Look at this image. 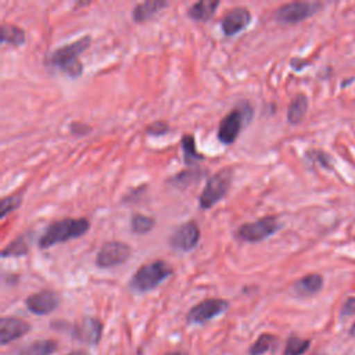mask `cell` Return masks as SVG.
Instances as JSON below:
<instances>
[{"instance_id": "cell-1", "label": "cell", "mask_w": 355, "mask_h": 355, "mask_svg": "<svg viewBox=\"0 0 355 355\" xmlns=\"http://www.w3.org/2000/svg\"><path fill=\"white\" fill-rule=\"evenodd\" d=\"M90 43H92V36L83 35L82 37L53 50L49 54L46 64L76 79L83 73V64L79 57L83 51H86L90 47Z\"/></svg>"}, {"instance_id": "cell-2", "label": "cell", "mask_w": 355, "mask_h": 355, "mask_svg": "<svg viewBox=\"0 0 355 355\" xmlns=\"http://www.w3.org/2000/svg\"><path fill=\"white\" fill-rule=\"evenodd\" d=\"M90 229L87 218H64L50 223L43 234L37 240L40 250H47L55 244L65 243L78 237H82Z\"/></svg>"}, {"instance_id": "cell-3", "label": "cell", "mask_w": 355, "mask_h": 355, "mask_svg": "<svg viewBox=\"0 0 355 355\" xmlns=\"http://www.w3.org/2000/svg\"><path fill=\"white\" fill-rule=\"evenodd\" d=\"M173 273V268L165 259H154L151 262L143 263L132 275L129 280V288L133 293H148L158 287L164 280H166Z\"/></svg>"}, {"instance_id": "cell-4", "label": "cell", "mask_w": 355, "mask_h": 355, "mask_svg": "<svg viewBox=\"0 0 355 355\" xmlns=\"http://www.w3.org/2000/svg\"><path fill=\"white\" fill-rule=\"evenodd\" d=\"M254 115V108L250 101L243 100L239 101L219 122L218 125V140L225 144L230 146L233 144L239 135L241 133L243 128H245Z\"/></svg>"}, {"instance_id": "cell-5", "label": "cell", "mask_w": 355, "mask_h": 355, "mask_svg": "<svg viewBox=\"0 0 355 355\" xmlns=\"http://www.w3.org/2000/svg\"><path fill=\"white\" fill-rule=\"evenodd\" d=\"M233 180V168L226 166L212 173L202 191L198 196V207L201 209H211L215 207L229 191Z\"/></svg>"}, {"instance_id": "cell-6", "label": "cell", "mask_w": 355, "mask_h": 355, "mask_svg": "<svg viewBox=\"0 0 355 355\" xmlns=\"http://www.w3.org/2000/svg\"><path fill=\"white\" fill-rule=\"evenodd\" d=\"M280 227L282 225L276 215H266L257 220L240 225L236 234L245 243H259L273 236Z\"/></svg>"}, {"instance_id": "cell-7", "label": "cell", "mask_w": 355, "mask_h": 355, "mask_svg": "<svg viewBox=\"0 0 355 355\" xmlns=\"http://www.w3.org/2000/svg\"><path fill=\"white\" fill-rule=\"evenodd\" d=\"M320 7L322 4L315 1H291L276 8L273 18L283 25H295L315 15Z\"/></svg>"}, {"instance_id": "cell-8", "label": "cell", "mask_w": 355, "mask_h": 355, "mask_svg": "<svg viewBox=\"0 0 355 355\" xmlns=\"http://www.w3.org/2000/svg\"><path fill=\"white\" fill-rule=\"evenodd\" d=\"M132 255V248L128 243L111 240L105 241L96 254V266L101 269H108L125 263Z\"/></svg>"}, {"instance_id": "cell-9", "label": "cell", "mask_w": 355, "mask_h": 355, "mask_svg": "<svg viewBox=\"0 0 355 355\" xmlns=\"http://www.w3.org/2000/svg\"><path fill=\"white\" fill-rule=\"evenodd\" d=\"M229 308V302L223 298H207L196 304L186 315V320L190 324H202L208 320L225 313Z\"/></svg>"}, {"instance_id": "cell-10", "label": "cell", "mask_w": 355, "mask_h": 355, "mask_svg": "<svg viewBox=\"0 0 355 355\" xmlns=\"http://www.w3.org/2000/svg\"><path fill=\"white\" fill-rule=\"evenodd\" d=\"M201 239V232L194 220H187L179 225L169 237V245L175 251L190 252L193 251Z\"/></svg>"}, {"instance_id": "cell-11", "label": "cell", "mask_w": 355, "mask_h": 355, "mask_svg": "<svg viewBox=\"0 0 355 355\" xmlns=\"http://www.w3.org/2000/svg\"><path fill=\"white\" fill-rule=\"evenodd\" d=\"M61 302V297L57 291L50 288H43L26 297L25 305L29 312L35 315H49L51 313Z\"/></svg>"}, {"instance_id": "cell-12", "label": "cell", "mask_w": 355, "mask_h": 355, "mask_svg": "<svg viewBox=\"0 0 355 355\" xmlns=\"http://www.w3.org/2000/svg\"><path fill=\"white\" fill-rule=\"evenodd\" d=\"M252 15L247 7L237 6L230 8L220 19V28L225 36L230 37L244 31L251 24Z\"/></svg>"}, {"instance_id": "cell-13", "label": "cell", "mask_w": 355, "mask_h": 355, "mask_svg": "<svg viewBox=\"0 0 355 355\" xmlns=\"http://www.w3.org/2000/svg\"><path fill=\"white\" fill-rule=\"evenodd\" d=\"M101 331H103L101 322L93 316L83 318L72 327L73 338L89 345H96L100 341Z\"/></svg>"}, {"instance_id": "cell-14", "label": "cell", "mask_w": 355, "mask_h": 355, "mask_svg": "<svg viewBox=\"0 0 355 355\" xmlns=\"http://www.w3.org/2000/svg\"><path fill=\"white\" fill-rule=\"evenodd\" d=\"M31 330V324L19 318L14 316H3L0 319V343L6 345L22 336H25Z\"/></svg>"}, {"instance_id": "cell-15", "label": "cell", "mask_w": 355, "mask_h": 355, "mask_svg": "<svg viewBox=\"0 0 355 355\" xmlns=\"http://www.w3.org/2000/svg\"><path fill=\"white\" fill-rule=\"evenodd\" d=\"M168 7V1L164 0H147L143 3L136 4L132 8V19L137 24L146 22L151 19L154 15H157L162 8Z\"/></svg>"}, {"instance_id": "cell-16", "label": "cell", "mask_w": 355, "mask_h": 355, "mask_svg": "<svg viewBox=\"0 0 355 355\" xmlns=\"http://www.w3.org/2000/svg\"><path fill=\"white\" fill-rule=\"evenodd\" d=\"M323 287V276L319 273H309L298 279L293 290L298 297H311L318 294Z\"/></svg>"}, {"instance_id": "cell-17", "label": "cell", "mask_w": 355, "mask_h": 355, "mask_svg": "<svg viewBox=\"0 0 355 355\" xmlns=\"http://www.w3.org/2000/svg\"><path fill=\"white\" fill-rule=\"evenodd\" d=\"M32 232L21 233L14 240H11L0 252L1 258H19L25 257L29 252L31 241H32Z\"/></svg>"}, {"instance_id": "cell-18", "label": "cell", "mask_w": 355, "mask_h": 355, "mask_svg": "<svg viewBox=\"0 0 355 355\" xmlns=\"http://www.w3.org/2000/svg\"><path fill=\"white\" fill-rule=\"evenodd\" d=\"M219 4H220L219 0H200V1H196L194 4H191L187 8V17L193 21L207 22L214 17Z\"/></svg>"}, {"instance_id": "cell-19", "label": "cell", "mask_w": 355, "mask_h": 355, "mask_svg": "<svg viewBox=\"0 0 355 355\" xmlns=\"http://www.w3.org/2000/svg\"><path fill=\"white\" fill-rule=\"evenodd\" d=\"M180 148H182V154H183V162L187 168L197 166V164L204 159V155L197 151L196 139L191 133H186L182 136Z\"/></svg>"}, {"instance_id": "cell-20", "label": "cell", "mask_w": 355, "mask_h": 355, "mask_svg": "<svg viewBox=\"0 0 355 355\" xmlns=\"http://www.w3.org/2000/svg\"><path fill=\"white\" fill-rule=\"evenodd\" d=\"M308 111V97L302 93L295 94L287 107V121L291 125H298L302 122Z\"/></svg>"}, {"instance_id": "cell-21", "label": "cell", "mask_w": 355, "mask_h": 355, "mask_svg": "<svg viewBox=\"0 0 355 355\" xmlns=\"http://www.w3.org/2000/svg\"><path fill=\"white\" fill-rule=\"evenodd\" d=\"M0 32H1V43L3 44H11L14 47H21L25 43V39H26L25 31L17 25L3 22Z\"/></svg>"}, {"instance_id": "cell-22", "label": "cell", "mask_w": 355, "mask_h": 355, "mask_svg": "<svg viewBox=\"0 0 355 355\" xmlns=\"http://www.w3.org/2000/svg\"><path fill=\"white\" fill-rule=\"evenodd\" d=\"M202 172L198 166H193V168H187L176 175H173L172 178L168 179V184H172L175 187H187L189 184H193L198 180H201Z\"/></svg>"}, {"instance_id": "cell-23", "label": "cell", "mask_w": 355, "mask_h": 355, "mask_svg": "<svg viewBox=\"0 0 355 355\" xmlns=\"http://www.w3.org/2000/svg\"><path fill=\"white\" fill-rule=\"evenodd\" d=\"M57 347L53 340H37L21 348L17 355H51Z\"/></svg>"}, {"instance_id": "cell-24", "label": "cell", "mask_w": 355, "mask_h": 355, "mask_svg": "<svg viewBox=\"0 0 355 355\" xmlns=\"http://www.w3.org/2000/svg\"><path fill=\"white\" fill-rule=\"evenodd\" d=\"M155 226V219L153 216L136 212L130 216V232L135 234H146L151 232Z\"/></svg>"}, {"instance_id": "cell-25", "label": "cell", "mask_w": 355, "mask_h": 355, "mask_svg": "<svg viewBox=\"0 0 355 355\" xmlns=\"http://www.w3.org/2000/svg\"><path fill=\"white\" fill-rule=\"evenodd\" d=\"M276 344V337L273 334H261L257 341L250 347V355H263L270 351Z\"/></svg>"}, {"instance_id": "cell-26", "label": "cell", "mask_w": 355, "mask_h": 355, "mask_svg": "<svg viewBox=\"0 0 355 355\" xmlns=\"http://www.w3.org/2000/svg\"><path fill=\"white\" fill-rule=\"evenodd\" d=\"M311 341L305 340V338H300V337H290L286 343V348H284V355H302L308 347H309Z\"/></svg>"}, {"instance_id": "cell-27", "label": "cell", "mask_w": 355, "mask_h": 355, "mask_svg": "<svg viewBox=\"0 0 355 355\" xmlns=\"http://www.w3.org/2000/svg\"><path fill=\"white\" fill-rule=\"evenodd\" d=\"M22 202V197L19 194H12L3 197L0 201V219H4L8 214L15 211Z\"/></svg>"}, {"instance_id": "cell-28", "label": "cell", "mask_w": 355, "mask_h": 355, "mask_svg": "<svg viewBox=\"0 0 355 355\" xmlns=\"http://www.w3.org/2000/svg\"><path fill=\"white\" fill-rule=\"evenodd\" d=\"M171 130V126L166 121H154L150 125L146 126L144 133L147 136H153V137H159L166 135Z\"/></svg>"}, {"instance_id": "cell-29", "label": "cell", "mask_w": 355, "mask_h": 355, "mask_svg": "<svg viewBox=\"0 0 355 355\" xmlns=\"http://www.w3.org/2000/svg\"><path fill=\"white\" fill-rule=\"evenodd\" d=\"M311 159H313L315 162H318L319 165H322L323 168H330L331 165H330V161H329V155L327 154H324L323 151H320V150H311V151H308V154H306Z\"/></svg>"}, {"instance_id": "cell-30", "label": "cell", "mask_w": 355, "mask_h": 355, "mask_svg": "<svg viewBox=\"0 0 355 355\" xmlns=\"http://www.w3.org/2000/svg\"><path fill=\"white\" fill-rule=\"evenodd\" d=\"M146 190H147V186L146 184H141V186H139V187H133V189H130L125 196H123V198H122V202H137L139 201V196L140 194H143V193H146Z\"/></svg>"}, {"instance_id": "cell-31", "label": "cell", "mask_w": 355, "mask_h": 355, "mask_svg": "<svg viewBox=\"0 0 355 355\" xmlns=\"http://www.w3.org/2000/svg\"><path fill=\"white\" fill-rule=\"evenodd\" d=\"M69 130L75 136H86L89 132H92V128L80 121H73L69 123Z\"/></svg>"}, {"instance_id": "cell-32", "label": "cell", "mask_w": 355, "mask_h": 355, "mask_svg": "<svg viewBox=\"0 0 355 355\" xmlns=\"http://www.w3.org/2000/svg\"><path fill=\"white\" fill-rule=\"evenodd\" d=\"M354 313H355V297H349L343 304L340 315L341 316H349V315H354Z\"/></svg>"}, {"instance_id": "cell-33", "label": "cell", "mask_w": 355, "mask_h": 355, "mask_svg": "<svg viewBox=\"0 0 355 355\" xmlns=\"http://www.w3.org/2000/svg\"><path fill=\"white\" fill-rule=\"evenodd\" d=\"M68 355H87V352L86 351H73V352H71Z\"/></svg>"}, {"instance_id": "cell-34", "label": "cell", "mask_w": 355, "mask_h": 355, "mask_svg": "<svg viewBox=\"0 0 355 355\" xmlns=\"http://www.w3.org/2000/svg\"><path fill=\"white\" fill-rule=\"evenodd\" d=\"M166 355H187V354L183 352V351H175V352H169V354H166Z\"/></svg>"}, {"instance_id": "cell-35", "label": "cell", "mask_w": 355, "mask_h": 355, "mask_svg": "<svg viewBox=\"0 0 355 355\" xmlns=\"http://www.w3.org/2000/svg\"><path fill=\"white\" fill-rule=\"evenodd\" d=\"M351 334L355 336V322H354V324H352V327H351Z\"/></svg>"}]
</instances>
